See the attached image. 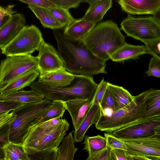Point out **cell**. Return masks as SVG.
<instances>
[{"label":"cell","instance_id":"obj_1","mask_svg":"<svg viewBox=\"0 0 160 160\" xmlns=\"http://www.w3.org/2000/svg\"><path fill=\"white\" fill-rule=\"evenodd\" d=\"M52 31L65 70L74 75L89 77L107 73L105 70L106 61L95 56L83 41H73L66 38L61 29Z\"/></svg>","mask_w":160,"mask_h":160},{"label":"cell","instance_id":"obj_2","mask_svg":"<svg viewBox=\"0 0 160 160\" xmlns=\"http://www.w3.org/2000/svg\"><path fill=\"white\" fill-rule=\"evenodd\" d=\"M83 41L95 56L106 61L126 43L118 25L111 20L96 25Z\"/></svg>","mask_w":160,"mask_h":160},{"label":"cell","instance_id":"obj_3","mask_svg":"<svg viewBox=\"0 0 160 160\" xmlns=\"http://www.w3.org/2000/svg\"><path fill=\"white\" fill-rule=\"evenodd\" d=\"M98 84L93 77L74 75L70 84L62 88L52 87L43 85L38 81L30 86L52 101L60 100L65 102L75 99H93Z\"/></svg>","mask_w":160,"mask_h":160},{"label":"cell","instance_id":"obj_4","mask_svg":"<svg viewBox=\"0 0 160 160\" xmlns=\"http://www.w3.org/2000/svg\"><path fill=\"white\" fill-rule=\"evenodd\" d=\"M148 90L134 96L128 106L112 112L110 115H101L95 124L96 128L109 133L120 129L140 120L144 112V100Z\"/></svg>","mask_w":160,"mask_h":160},{"label":"cell","instance_id":"obj_5","mask_svg":"<svg viewBox=\"0 0 160 160\" xmlns=\"http://www.w3.org/2000/svg\"><path fill=\"white\" fill-rule=\"evenodd\" d=\"M52 101L45 98L40 102L24 104L13 111L17 117L10 127V142L22 145L33 122L45 112Z\"/></svg>","mask_w":160,"mask_h":160},{"label":"cell","instance_id":"obj_6","mask_svg":"<svg viewBox=\"0 0 160 160\" xmlns=\"http://www.w3.org/2000/svg\"><path fill=\"white\" fill-rule=\"evenodd\" d=\"M69 124L65 119L57 125L41 128L38 125L31 127L26 137L23 146L40 150L57 149L63 141Z\"/></svg>","mask_w":160,"mask_h":160},{"label":"cell","instance_id":"obj_7","mask_svg":"<svg viewBox=\"0 0 160 160\" xmlns=\"http://www.w3.org/2000/svg\"><path fill=\"white\" fill-rule=\"evenodd\" d=\"M120 25L128 36L145 45L160 40V23L152 16L135 18L128 15Z\"/></svg>","mask_w":160,"mask_h":160},{"label":"cell","instance_id":"obj_8","mask_svg":"<svg viewBox=\"0 0 160 160\" xmlns=\"http://www.w3.org/2000/svg\"><path fill=\"white\" fill-rule=\"evenodd\" d=\"M42 33L38 28L32 25L26 26L8 45L1 49L6 56L31 55L38 51L43 40Z\"/></svg>","mask_w":160,"mask_h":160},{"label":"cell","instance_id":"obj_9","mask_svg":"<svg viewBox=\"0 0 160 160\" xmlns=\"http://www.w3.org/2000/svg\"><path fill=\"white\" fill-rule=\"evenodd\" d=\"M38 62L37 57L31 55L6 56L1 61L0 88L18 76L33 68H38Z\"/></svg>","mask_w":160,"mask_h":160},{"label":"cell","instance_id":"obj_10","mask_svg":"<svg viewBox=\"0 0 160 160\" xmlns=\"http://www.w3.org/2000/svg\"><path fill=\"white\" fill-rule=\"evenodd\" d=\"M160 125V117L139 120L111 133L122 140H132L150 137L154 134V130Z\"/></svg>","mask_w":160,"mask_h":160},{"label":"cell","instance_id":"obj_11","mask_svg":"<svg viewBox=\"0 0 160 160\" xmlns=\"http://www.w3.org/2000/svg\"><path fill=\"white\" fill-rule=\"evenodd\" d=\"M38 68L40 72L39 76L47 73L65 69L64 62L58 52L51 45L43 40L39 48Z\"/></svg>","mask_w":160,"mask_h":160},{"label":"cell","instance_id":"obj_12","mask_svg":"<svg viewBox=\"0 0 160 160\" xmlns=\"http://www.w3.org/2000/svg\"><path fill=\"white\" fill-rule=\"evenodd\" d=\"M122 140L127 146V151L131 155L160 160V141L158 139L150 137Z\"/></svg>","mask_w":160,"mask_h":160},{"label":"cell","instance_id":"obj_13","mask_svg":"<svg viewBox=\"0 0 160 160\" xmlns=\"http://www.w3.org/2000/svg\"><path fill=\"white\" fill-rule=\"evenodd\" d=\"M123 11L131 15H153L160 7V0H119Z\"/></svg>","mask_w":160,"mask_h":160},{"label":"cell","instance_id":"obj_14","mask_svg":"<svg viewBox=\"0 0 160 160\" xmlns=\"http://www.w3.org/2000/svg\"><path fill=\"white\" fill-rule=\"evenodd\" d=\"M24 16L21 13L12 15L10 20L0 28V48H4L26 26Z\"/></svg>","mask_w":160,"mask_h":160},{"label":"cell","instance_id":"obj_15","mask_svg":"<svg viewBox=\"0 0 160 160\" xmlns=\"http://www.w3.org/2000/svg\"><path fill=\"white\" fill-rule=\"evenodd\" d=\"M40 75L37 67L33 68L16 77L0 88V96H5L22 90L29 86Z\"/></svg>","mask_w":160,"mask_h":160},{"label":"cell","instance_id":"obj_16","mask_svg":"<svg viewBox=\"0 0 160 160\" xmlns=\"http://www.w3.org/2000/svg\"><path fill=\"white\" fill-rule=\"evenodd\" d=\"M72 118L75 130L79 127L91 107L92 100L77 99L64 102Z\"/></svg>","mask_w":160,"mask_h":160},{"label":"cell","instance_id":"obj_17","mask_svg":"<svg viewBox=\"0 0 160 160\" xmlns=\"http://www.w3.org/2000/svg\"><path fill=\"white\" fill-rule=\"evenodd\" d=\"M96 24L83 18L75 19L64 28L63 35L66 38L72 41H83Z\"/></svg>","mask_w":160,"mask_h":160},{"label":"cell","instance_id":"obj_18","mask_svg":"<svg viewBox=\"0 0 160 160\" xmlns=\"http://www.w3.org/2000/svg\"><path fill=\"white\" fill-rule=\"evenodd\" d=\"M74 78V75L62 69L39 76L38 81L47 86L62 88L70 84Z\"/></svg>","mask_w":160,"mask_h":160},{"label":"cell","instance_id":"obj_19","mask_svg":"<svg viewBox=\"0 0 160 160\" xmlns=\"http://www.w3.org/2000/svg\"><path fill=\"white\" fill-rule=\"evenodd\" d=\"M90 7L82 18L96 24L101 21L107 12L112 7V0H85Z\"/></svg>","mask_w":160,"mask_h":160},{"label":"cell","instance_id":"obj_20","mask_svg":"<svg viewBox=\"0 0 160 160\" xmlns=\"http://www.w3.org/2000/svg\"><path fill=\"white\" fill-rule=\"evenodd\" d=\"M101 108L99 103L92 104L79 128L73 131L75 142H82L89 128L93 124H96L101 116Z\"/></svg>","mask_w":160,"mask_h":160},{"label":"cell","instance_id":"obj_21","mask_svg":"<svg viewBox=\"0 0 160 160\" xmlns=\"http://www.w3.org/2000/svg\"><path fill=\"white\" fill-rule=\"evenodd\" d=\"M144 112L140 120L160 117V90L151 88L144 98Z\"/></svg>","mask_w":160,"mask_h":160},{"label":"cell","instance_id":"obj_22","mask_svg":"<svg viewBox=\"0 0 160 160\" xmlns=\"http://www.w3.org/2000/svg\"><path fill=\"white\" fill-rule=\"evenodd\" d=\"M146 54L150 53L145 45H135L126 43L112 55L111 59L114 62H123L135 59Z\"/></svg>","mask_w":160,"mask_h":160},{"label":"cell","instance_id":"obj_23","mask_svg":"<svg viewBox=\"0 0 160 160\" xmlns=\"http://www.w3.org/2000/svg\"><path fill=\"white\" fill-rule=\"evenodd\" d=\"M45 96L38 92L32 89L22 90L5 96H0V100H12L24 103H32L41 101Z\"/></svg>","mask_w":160,"mask_h":160},{"label":"cell","instance_id":"obj_24","mask_svg":"<svg viewBox=\"0 0 160 160\" xmlns=\"http://www.w3.org/2000/svg\"><path fill=\"white\" fill-rule=\"evenodd\" d=\"M107 88L112 95L115 102L116 111L129 105L134 99L126 89L119 86L108 82Z\"/></svg>","mask_w":160,"mask_h":160},{"label":"cell","instance_id":"obj_25","mask_svg":"<svg viewBox=\"0 0 160 160\" xmlns=\"http://www.w3.org/2000/svg\"><path fill=\"white\" fill-rule=\"evenodd\" d=\"M28 7L33 12L43 26L53 30L62 29L64 26L59 23L48 9L28 5Z\"/></svg>","mask_w":160,"mask_h":160},{"label":"cell","instance_id":"obj_26","mask_svg":"<svg viewBox=\"0 0 160 160\" xmlns=\"http://www.w3.org/2000/svg\"><path fill=\"white\" fill-rule=\"evenodd\" d=\"M66 110L64 102L60 100L53 101L45 112L33 122L32 126L57 118H62Z\"/></svg>","mask_w":160,"mask_h":160},{"label":"cell","instance_id":"obj_27","mask_svg":"<svg viewBox=\"0 0 160 160\" xmlns=\"http://www.w3.org/2000/svg\"><path fill=\"white\" fill-rule=\"evenodd\" d=\"M73 133V131L70 132L58 147L57 160H74L75 154L78 148L75 146V142Z\"/></svg>","mask_w":160,"mask_h":160},{"label":"cell","instance_id":"obj_28","mask_svg":"<svg viewBox=\"0 0 160 160\" xmlns=\"http://www.w3.org/2000/svg\"><path fill=\"white\" fill-rule=\"evenodd\" d=\"M2 157L6 160H29L22 145L11 142L0 148Z\"/></svg>","mask_w":160,"mask_h":160},{"label":"cell","instance_id":"obj_29","mask_svg":"<svg viewBox=\"0 0 160 160\" xmlns=\"http://www.w3.org/2000/svg\"><path fill=\"white\" fill-rule=\"evenodd\" d=\"M84 138V149L88 153V156L96 154L108 147L105 138L99 135L92 137L86 136Z\"/></svg>","mask_w":160,"mask_h":160},{"label":"cell","instance_id":"obj_30","mask_svg":"<svg viewBox=\"0 0 160 160\" xmlns=\"http://www.w3.org/2000/svg\"><path fill=\"white\" fill-rule=\"evenodd\" d=\"M24 148L29 160H57L58 149L40 150Z\"/></svg>","mask_w":160,"mask_h":160},{"label":"cell","instance_id":"obj_31","mask_svg":"<svg viewBox=\"0 0 160 160\" xmlns=\"http://www.w3.org/2000/svg\"><path fill=\"white\" fill-rule=\"evenodd\" d=\"M48 9L64 28L75 20L68 9L58 6Z\"/></svg>","mask_w":160,"mask_h":160},{"label":"cell","instance_id":"obj_32","mask_svg":"<svg viewBox=\"0 0 160 160\" xmlns=\"http://www.w3.org/2000/svg\"><path fill=\"white\" fill-rule=\"evenodd\" d=\"M100 105L101 115H104L107 110L112 112L116 111L115 101L110 91L107 88Z\"/></svg>","mask_w":160,"mask_h":160},{"label":"cell","instance_id":"obj_33","mask_svg":"<svg viewBox=\"0 0 160 160\" xmlns=\"http://www.w3.org/2000/svg\"><path fill=\"white\" fill-rule=\"evenodd\" d=\"M108 147L111 149H120L127 151V147L122 140L115 137L111 133H104Z\"/></svg>","mask_w":160,"mask_h":160},{"label":"cell","instance_id":"obj_34","mask_svg":"<svg viewBox=\"0 0 160 160\" xmlns=\"http://www.w3.org/2000/svg\"><path fill=\"white\" fill-rule=\"evenodd\" d=\"M149 64L148 70L146 73L148 76L160 78V57L152 55Z\"/></svg>","mask_w":160,"mask_h":160},{"label":"cell","instance_id":"obj_35","mask_svg":"<svg viewBox=\"0 0 160 160\" xmlns=\"http://www.w3.org/2000/svg\"><path fill=\"white\" fill-rule=\"evenodd\" d=\"M14 7L13 5H9L5 7H0V28L8 22L17 12L13 10Z\"/></svg>","mask_w":160,"mask_h":160},{"label":"cell","instance_id":"obj_36","mask_svg":"<svg viewBox=\"0 0 160 160\" xmlns=\"http://www.w3.org/2000/svg\"><path fill=\"white\" fill-rule=\"evenodd\" d=\"M24 104L12 100H0V113L16 110Z\"/></svg>","mask_w":160,"mask_h":160},{"label":"cell","instance_id":"obj_37","mask_svg":"<svg viewBox=\"0 0 160 160\" xmlns=\"http://www.w3.org/2000/svg\"><path fill=\"white\" fill-rule=\"evenodd\" d=\"M85 160H115V159L112 149L108 147L96 154L88 156Z\"/></svg>","mask_w":160,"mask_h":160},{"label":"cell","instance_id":"obj_38","mask_svg":"<svg viewBox=\"0 0 160 160\" xmlns=\"http://www.w3.org/2000/svg\"><path fill=\"white\" fill-rule=\"evenodd\" d=\"M108 82L102 78L98 84V87L92 99V104L99 103L102 100L107 88Z\"/></svg>","mask_w":160,"mask_h":160},{"label":"cell","instance_id":"obj_39","mask_svg":"<svg viewBox=\"0 0 160 160\" xmlns=\"http://www.w3.org/2000/svg\"><path fill=\"white\" fill-rule=\"evenodd\" d=\"M18 1L28 4V5L46 9L58 7L50 0H18Z\"/></svg>","mask_w":160,"mask_h":160},{"label":"cell","instance_id":"obj_40","mask_svg":"<svg viewBox=\"0 0 160 160\" xmlns=\"http://www.w3.org/2000/svg\"><path fill=\"white\" fill-rule=\"evenodd\" d=\"M57 6L69 10L71 8H76L85 0H50Z\"/></svg>","mask_w":160,"mask_h":160},{"label":"cell","instance_id":"obj_41","mask_svg":"<svg viewBox=\"0 0 160 160\" xmlns=\"http://www.w3.org/2000/svg\"><path fill=\"white\" fill-rule=\"evenodd\" d=\"M17 115L14 111L0 113V127L11 125L15 120Z\"/></svg>","mask_w":160,"mask_h":160},{"label":"cell","instance_id":"obj_42","mask_svg":"<svg viewBox=\"0 0 160 160\" xmlns=\"http://www.w3.org/2000/svg\"><path fill=\"white\" fill-rule=\"evenodd\" d=\"M11 125L0 127V148L10 142L9 135Z\"/></svg>","mask_w":160,"mask_h":160},{"label":"cell","instance_id":"obj_43","mask_svg":"<svg viewBox=\"0 0 160 160\" xmlns=\"http://www.w3.org/2000/svg\"><path fill=\"white\" fill-rule=\"evenodd\" d=\"M112 150L115 160H132V155L125 150L117 149Z\"/></svg>","mask_w":160,"mask_h":160},{"label":"cell","instance_id":"obj_44","mask_svg":"<svg viewBox=\"0 0 160 160\" xmlns=\"http://www.w3.org/2000/svg\"><path fill=\"white\" fill-rule=\"evenodd\" d=\"M60 117L57 118L43 122L37 125L41 128H47L54 126L58 124L61 121Z\"/></svg>","mask_w":160,"mask_h":160},{"label":"cell","instance_id":"obj_45","mask_svg":"<svg viewBox=\"0 0 160 160\" xmlns=\"http://www.w3.org/2000/svg\"><path fill=\"white\" fill-rule=\"evenodd\" d=\"M150 137L160 141V125L156 127L154 130V134Z\"/></svg>","mask_w":160,"mask_h":160},{"label":"cell","instance_id":"obj_46","mask_svg":"<svg viewBox=\"0 0 160 160\" xmlns=\"http://www.w3.org/2000/svg\"><path fill=\"white\" fill-rule=\"evenodd\" d=\"M132 160H152L147 157L140 156H132Z\"/></svg>","mask_w":160,"mask_h":160},{"label":"cell","instance_id":"obj_47","mask_svg":"<svg viewBox=\"0 0 160 160\" xmlns=\"http://www.w3.org/2000/svg\"><path fill=\"white\" fill-rule=\"evenodd\" d=\"M152 16L160 23V7L156 12L152 15Z\"/></svg>","mask_w":160,"mask_h":160},{"label":"cell","instance_id":"obj_48","mask_svg":"<svg viewBox=\"0 0 160 160\" xmlns=\"http://www.w3.org/2000/svg\"><path fill=\"white\" fill-rule=\"evenodd\" d=\"M155 55L157 56H158L159 57H160V55Z\"/></svg>","mask_w":160,"mask_h":160}]
</instances>
